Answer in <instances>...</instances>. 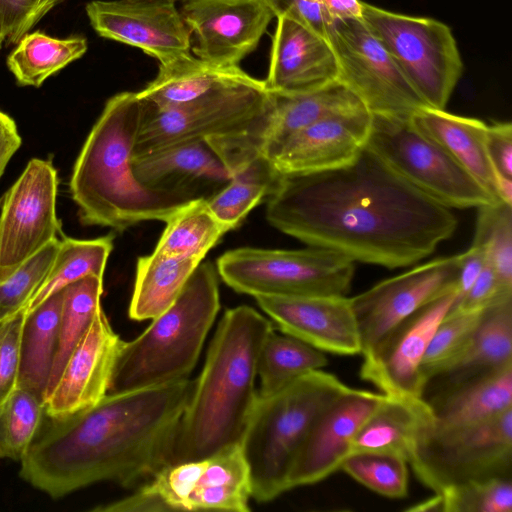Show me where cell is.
<instances>
[{"label":"cell","mask_w":512,"mask_h":512,"mask_svg":"<svg viewBox=\"0 0 512 512\" xmlns=\"http://www.w3.org/2000/svg\"><path fill=\"white\" fill-rule=\"evenodd\" d=\"M268 222L308 246L395 269L430 256L456 231L451 208L396 173L366 146L345 166L281 175Z\"/></svg>","instance_id":"cell-1"},{"label":"cell","mask_w":512,"mask_h":512,"mask_svg":"<svg viewBox=\"0 0 512 512\" xmlns=\"http://www.w3.org/2000/svg\"><path fill=\"white\" fill-rule=\"evenodd\" d=\"M193 385L185 378L108 393L68 416L45 415L21 478L53 499L97 482L129 487L150 478L169 462Z\"/></svg>","instance_id":"cell-2"},{"label":"cell","mask_w":512,"mask_h":512,"mask_svg":"<svg viewBox=\"0 0 512 512\" xmlns=\"http://www.w3.org/2000/svg\"><path fill=\"white\" fill-rule=\"evenodd\" d=\"M272 330V322L250 306L225 311L180 419L168 464L204 459L240 444L258 398V357Z\"/></svg>","instance_id":"cell-3"},{"label":"cell","mask_w":512,"mask_h":512,"mask_svg":"<svg viewBox=\"0 0 512 512\" xmlns=\"http://www.w3.org/2000/svg\"><path fill=\"white\" fill-rule=\"evenodd\" d=\"M144 115L137 92L109 98L74 164L71 197L84 225L123 231L143 221H166L197 198L192 193L152 189L132 169L133 150Z\"/></svg>","instance_id":"cell-4"},{"label":"cell","mask_w":512,"mask_h":512,"mask_svg":"<svg viewBox=\"0 0 512 512\" xmlns=\"http://www.w3.org/2000/svg\"><path fill=\"white\" fill-rule=\"evenodd\" d=\"M218 272L199 263L173 304L132 341H124L108 393L187 378L220 309Z\"/></svg>","instance_id":"cell-5"},{"label":"cell","mask_w":512,"mask_h":512,"mask_svg":"<svg viewBox=\"0 0 512 512\" xmlns=\"http://www.w3.org/2000/svg\"><path fill=\"white\" fill-rule=\"evenodd\" d=\"M348 387L320 369L271 394L258 393L240 442L253 499L271 501L288 490L293 462L314 421Z\"/></svg>","instance_id":"cell-6"},{"label":"cell","mask_w":512,"mask_h":512,"mask_svg":"<svg viewBox=\"0 0 512 512\" xmlns=\"http://www.w3.org/2000/svg\"><path fill=\"white\" fill-rule=\"evenodd\" d=\"M252 497L241 445L210 457L164 465L131 495L105 504L107 512H247Z\"/></svg>","instance_id":"cell-7"},{"label":"cell","mask_w":512,"mask_h":512,"mask_svg":"<svg viewBox=\"0 0 512 512\" xmlns=\"http://www.w3.org/2000/svg\"><path fill=\"white\" fill-rule=\"evenodd\" d=\"M218 275L236 292L258 296H346L355 262L321 247L229 250L216 262Z\"/></svg>","instance_id":"cell-8"},{"label":"cell","mask_w":512,"mask_h":512,"mask_svg":"<svg viewBox=\"0 0 512 512\" xmlns=\"http://www.w3.org/2000/svg\"><path fill=\"white\" fill-rule=\"evenodd\" d=\"M365 146L410 184L451 209L500 201L422 133L411 117L372 114Z\"/></svg>","instance_id":"cell-9"},{"label":"cell","mask_w":512,"mask_h":512,"mask_svg":"<svg viewBox=\"0 0 512 512\" xmlns=\"http://www.w3.org/2000/svg\"><path fill=\"white\" fill-rule=\"evenodd\" d=\"M361 18L426 105L445 110L463 74L451 29L432 18L398 14L363 1Z\"/></svg>","instance_id":"cell-10"},{"label":"cell","mask_w":512,"mask_h":512,"mask_svg":"<svg viewBox=\"0 0 512 512\" xmlns=\"http://www.w3.org/2000/svg\"><path fill=\"white\" fill-rule=\"evenodd\" d=\"M409 464L434 494L471 481L512 477V408L469 427L427 432Z\"/></svg>","instance_id":"cell-11"},{"label":"cell","mask_w":512,"mask_h":512,"mask_svg":"<svg viewBox=\"0 0 512 512\" xmlns=\"http://www.w3.org/2000/svg\"><path fill=\"white\" fill-rule=\"evenodd\" d=\"M272 99L264 80H258L168 109H156L143 100L144 115L133 157L237 132L263 113Z\"/></svg>","instance_id":"cell-12"},{"label":"cell","mask_w":512,"mask_h":512,"mask_svg":"<svg viewBox=\"0 0 512 512\" xmlns=\"http://www.w3.org/2000/svg\"><path fill=\"white\" fill-rule=\"evenodd\" d=\"M327 39L338 64L337 80L371 114L409 118L427 106L362 18L333 20Z\"/></svg>","instance_id":"cell-13"},{"label":"cell","mask_w":512,"mask_h":512,"mask_svg":"<svg viewBox=\"0 0 512 512\" xmlns=\"http://www.w3.org/2000/svg\"><path fill=\"white\" fill-rule=\"evenodd\" d=\"M57 190L52 162L34 158L5 193L0 213V282L50 242L60 239Z\"/></svg>","instance_id":"cell-14"},{"label":"cell","mask_w":512,"mask_h":512,"mask_svg":"<svg viewBox=\"0 0 512 512\" xmlns=\"http://www.w3.org/2000/svg\"><path fill=\"white\" fill-rule=\"evenodd\" d=\"M456 297L455 289L396 324L362 354L360 377L387 396L422 399V360L436 327Z\"/></svg>","instance_id":"cell-15"},{"label":"cell","mask_w":512,"mask_h":512,"mask_svg":"<svg viewBox=\"0 0 512 512\" xmlns=\"http://www.w3.org/2000/svg\"><path fill=\"white\" fill-rule=\"evenodd\" d=\"M460 254L437 258L385 279L350 298L361 355L401 320L456 289Z\"/></svg>","instance_id":"cell-16"},{"label":"cell","mask_w":512,"mask_h":512,"mask_svg":"<svg viewBox=\"0 0 512 512\" xmlns=\"http://www.w3.org/2000/svg\"><path fill=\"white\" fill-rule=\"evenodd\" d=\"M85 9L99 36L138 48L159 65L191 54L192 35L174 3L93 0Z\"/></svg>","instance_id":"cell-17"},{"label":"cell","mask_w":512,"mask_h":512,"mask_svg":"<svg viewBox=\"0 0 512 512\" xmlns=\"http://www.w3.org/2000/svg\"><path fill=\"white\" fill-rule=\"evenodd\" d=\"M180 13L194 35V55L220 66H239L275 17L264 0H185Z\"/></svg>","instance_id":"cell-18"},{"label":"cell","mask_w":512,"mask_h":512,"mask_svg":"<svg viewBox=\"0 0 512 512\" xmlns=\"http://www.w3.org/2000/svg\"><path fill=\"white\" fill-rule=\"evenodd\" d=\"M383 393L348 387L318 415L301 445L288 476V490L318 483L348 456L360 427L384 400Z\"/></svg>","instance_id":"cell-19"},{"label":"cell","mask_w":512,"mask_h":512,"mask_svg":"<svg viewBox=\"0 0 512 512\" xmlns=\"http://www.w3.org/2000/svg\"><path fill=\"white\" fill-rule=\"evenodd\" d=\"M123 343L101 307L69 356L57 382L43 398L45 415L65 417L105 397Z\"/></svg>","instance_id":"cell-20"},{"label":"cell","mask_w":512,"mask_h":512,"mask_svg":"<svg viewBox=\"0 0 512 512\" xmlns=\"http://www.w3.org/2000/svg\"><path fill=\"white\" fill-rule=\"evenodd\" d=\"M259 307L281 332L323 351L361 354L359 332L346 296H258Z\"/></svg>","instance_id":"cell-21"},{"label":"cell","mask_w":512,"mask_h":512,"mask_svg":"<svg viewBox=\"0 0 512 512\" xmlns=\"http://www.w3.org/2000/svg\"><path fill=\"white\" fill-rule=\"evenodd\" d=\"M273 107L253 123L241 142L251 159H266L291 135L318 121L367 110L340 81L296 93H276Z\"/></svg>","instance_id":"cell-22"},{"label":"cell","mask_w":512,"mask_h":512,"mask_svg":"<svg viewBox=\"0 0 512 512\" xmlns=\"http://www.w3.org/2000/svg\"><path fill=\"white\" fill-rule=\"evenodd\" d=\"M372 114L361 110L311 124L288 137L267 161L281 175L332 170L365 147Z\"/></svg>","instance_id":"cell-23"},{"label":"cell","mask_w":512,"mask_h":512,"mask_svg":"<svg viewBox=\"0 0 512 512\" xmlns=\"http://www.w3.org/2000/svg\"><path fill=\"white\" fill-rule=\"evenodd\" d=\"M277 18L270 65L264 80L268 91L296 93L338 79V64L328 39L285 16Z\"/></svg>","instance_id":"cell-24"},{"label":"cell","mask_w":512,"mask_h":512,"mask_svg":"<svg viewBox=\"0 0 512 512\" xmlns=\"http://www.w3.org/2000/svg\"><path fill=\"white\" fill-rule=\"evenodd\" d=\"M510 364L512 297L483 310L478 328L467 349L450 366L425 382L422 399L427 401Z\"/></svg>","instance_id":"cell-25"},{"label":"cell","mask_w":512,"mask_h":512,"mask_svg":"<svg viewBox=\"0 0 512 512\" xmlns=\"http://www.w3.org/2000/svg\"><path fill=\"white\" fill-rule=\"evenodd\" d=\"M256 79L239 66H220L188 54L159 65L157 76L137 92L156 109L177 107L219 90L252 84Z\"/></svg>","instance_id":"cell-26"},{"label":"cell","mask_w":512,"mask_h":512,"mask_svg":"<svg viewBox=\"0 0 512 512\" xmlns=\"http://www.w3.org/2000/svg\"><path fill=\"white\" fill-rule=\"evenodd\" d=\"M432 424L431 410L423 399L385 395L352 439L349 454L388 453L409 463L418 442Z\"/></svg>","instance_id":"cell-27"},{"label":"cell","mask_w":512,"mask_h":512,"mask_svg":"<svg viewBox=\"0 0 512 512\" xmlns=\"http://www.w3.org/2000/svg\"><path fill=\"white\" fill-rule=\"evenodd\" d=\"M132 169L146 187L184 192H189L187 188L198 181L227 184L232 177L205 140L133 157Z\"/></svg>","instance_id":"cell-28"},{"label":"cell","mask_w":512,"mask_h":512,"mask_svg":"<svg viewBox=\"0 0 512 512\" xmlns=\"http://www.w3.org/2000/svg\"><path fill=\"white\" fill-rule=\"evenodd\" d=\"M429 432L441 433L487 421L512 408V364L425 401Z\"/></svg>","instance_id":"cell-29"},{"label":"cell","mask_w":512,"mask_h":512,"mask_svg":"<svg viewBox=\"0 0 512 512\" xmlns=\"http://www.w3.org/2000/svg\"><path fill=\"white\" fill-rule=\"evenodd\" d=\"M411 120L494 195L495 170L487 153L485 122L428 106L416 111Z\"/></svg>","instance_id":"cell-30"},{"label":"cell","mask_w":512,"mask_h":512,"mask_svg":"<svg viewBox=\"0 0 512 512\" xmlns=\"http://www.w3.org/2000/svg\"><path fill=\"white\" fill-rule=\"evenodd\" d=\"M200 262L154 251L140 257L136 264L129 317L136 321L152 320L164 312L177 299Z\"/></svg>","instance_id":"cell-31"},{"label":"cell","mask_w":512,"mask_h":512,"mask_svg":"<svg viewBox=\"0 0 512 512\" xmlns=\"http://www.w3.org/2000/svg\"><path fill=\"white\" fill-rule=\"evenodd\" d=\"M63 298L64 289L25 315L18 387L42 399L57 349Z\"/></svg>","instance_id":"cell-32"},{"label":"cell","mask_w":512,"mask_h":512,"mask_svg":"<svg viewBox=\"0 0 512 512\" xmlns=\"http://www.w3.org/2000/svg\"><path fill=\"white\" fill-rule=\"evenodd\" d=\"M165 223L154 252L199 261L230 230L213 214L203 197L190 200Z\"/></svg>","instance_id":"cell-33"},{"label":"cell","mask_w":512,"mask_h":512,"mask_svg":"<svg viewBox=\"0 0 512 512\" xmlns=\"http://www.w3.org/2000/svg\"><path fill=\"white\" fill-rule=\"evenodd\" d=\"M112 249V235L91 240L61 236L59 248L49 272L27 303L24 309L25 315L73 282L91 275L103 278Z\"/></svg>","instance_id":"cell-34"},{"label":"cell","mask_w":512,"mask_h":512,"mask_svg":"<svg viewBox=\"0 0 512 512\" xmlns=\"http://www.w3.org/2000/svg\"><path fill=\"white\" fill-rule=\"evenodd\" d=\"M86 51L83 37L60 39L41 32L27 33L8 56L7 65L19 85L40 87Z\"/></svg>","instance_id":"cell-35"},{"label":"cell","mask_w":512,"mask_h":512,"mask_svg":"<svg viewBox=\"0 0 512 512\" xmlns=\"http://www.w3.org/2000/svg\"><path fill=\"white\" fill-rule=\"evenodd\" d=\"M327 364L325 352L286 333H276L273 329L265 339L258 357V393L271 394Z\"/></svg>","instance_id":"cell-36"},{"label":"cell","mask_w":512,"mask_h":512,"mask_svg":"<svg viewBox=\"0 0 512 512\" xmlns=\"http://www.w3.org/2000/svg\"><path fill=\"white\" fill-rule=\"evenodd\" d=\"M103 278L87 276L64 288L57 349L43 398L57 382L65 364L102 307Z\"/></svg>","instance_id":"cell-37"},{"label":"cell","mask_w":512,"mask_h":512,"mask_svg":"<svg viewBox=\"0 0 512 512\" xmlns=\"http://www.w3.org/2000/svg\"><path fill=\"white\" fill-rule=\"evenodd\" d=\"M279 174L266 159H259L232 176L215 195L206 199L213 214L230 230L276 187Z\"/></svg>","instance_id":"cell-38"},{"label":"cell","mask_w":512,"mask_h":512,"mask_svg":"<svg viewBox=\"0 0 512 512\" xmlns=\"http://www.w3.org/2000/svg\"><path fill=\"white\" fill-rule=\"evenodd\" d=\"M44 418L43 399L18 387L0 406V458L21 461Z\"/></svg>","instance_id":"cell-39"},{"label":"cell","mask_w":512,"mask_h":512,"mask_svg":"<svg viewBox=\"0 0 512 512\" xmlns=\"http://www.w3.org/2000/svg\"><path fill=\"white\" fill-rule=\"evenodd\" d=\"M477 210L472 244L485 249L502 288L512 292V205L497 201Z\"/></svg>","instance_id":"cell-40"},{"label":"cell","mask_w":512,"mask_h":512,"mask_svg":"<svg viewBox=\"0 0 512 512\" xmlns=\"http://www.w3.org/2000/svg\"><path fill=\"white\" fill-rule=\"evenodd\" d=\"M408 462L393 454L357 452L349 454L340 470L371 491L401 499L408 493Z\"/></svg>","instance_id":"cell-41"},{"label":"cell","mask_w":512,"mask_h":512,"mask_svg":"<svg viewBox=\"0 0 512 512\" xmlns=\"http://www.w3.org/2000/svg\"><path fill=\"white\" fill-rule=\"evenodd\" d=\"M482 313L483 310L446 314L436 327L422 360L423 386L464 353L478 328Z\"/></svg>","instance_id":"cell-42"},{"label":"cell","mask_w":512,"mask_h":512,"mask_svg":"<svg viewBox=\"0 0 512 512\" xmlns=\"http://www.w3.org/2000/svg\"><path fill=\"white\" fill-rule=\"evenodd\" d=\"M435 495L439 499V511L511 512L512 477L471 481Z\"/></svg>","instance_id":"cell-43"},{"label":"cell","mask_w":512,"mask_h":512,"mask_svg":"<svg viewBox=\"0 0 512 512\" xmlns=\"http://www.w3.org/2000/svg\"><path fill=\"white\" fill-rule=\"evenodd\" d=\"M59 244L60 239L50 242L0 282V322L24 311L48 274Z\"/></svg>","instance_id":"cell-44"},{"label":"cell","mask_w":512,"mask_h":512,"mask_svg":"<svg viewBox=\"0 0 512 512\" xmlns=\"http://www.w3.org/2000/svg\"><path fill=\"white\" fill-rule=\"evenodd\" d=\"M59 0H0V49L17 44Z\"/></svg>","instance_id":"cell-45"},{"label":"cell","mask_w":512,"mask_h":512,"mask_svg":"<svg viewBox=\"0 0 512 512\" xmlns=\"http://www.w3.org/2000/svg\"><path fill=\"white\" fill-rule=\"evenodd\" d=\"M24 311L0 322V406L18 388Z\"/></svg>","instance_id":"cell-46"},{"label":"cell","mask_w":512,"mask_h":512,"mask_svg":"<svg viewBox=\"0 0 512 512\" xmlns=\"http://www.w3.org/2000/svg\"><path fill=\"white\" fill-rule=\"evenodd\" d=\"M511 297L512 292L502 288L492 265L487 260L470 289L452 306L448 313L482 311L501 300Z\"/></svg>","instance_id":"cell-47"},{"label":"cell","mask_w":512,"mask_h":512,"mask_svg":"<svg viewBox=\"0 0 512 512\" xmlns=\"http://www.w3.org/2000/svg\"><path fill=\"white\" fill-rule=\"evenodd\" d=\"M275 17L285 16L327 38L331 19L320 0H264Z\"/></svg>","instance_id":"cell-48"},{"label":"cell","mask_w":512,"mask_h":512,"mask_svg":"<svg viewBox=\"0 0 512 512\" xmlns=\"http://www.w3.org/2000/svg\"><path fill=\"white\" fill-rule=\"evenodd\" d=\"M486 148L494 170L512 178V124L497 121L487 124Z\"/></svg>","instance_id":"cell-49"},{"label":"cell","mask_w":512,"mask_h":512,"mask_svg":"<svg viewBox=\"0 0 512 512\" xmlns=\"http://www.w3.org/2000/svg\"><path fill=\"white\" fill-rule=\"evenodd\" d=\"M487 262V254L482 246L472 244L460 253L459 274L456 283L457 303L470 289ZM453 304V305H454Z\"/></svg>","instance_id":"cell-50"},{"label":"cell","mask_w":512,"mask_h":512,"mask_svg":"<svg viewBox=\"0 0 512 512\" xmlns=\"http://www.w3.org/2000/svg\"><path fill=\"white\" fill-rule=\"evenodd\" d=\"M21 143L22 139L15 121L0 110V178Z\"/></svg>","instance_id":"cell-51"},{"label":"cell","mask_w":512,"mask_h":512,"mask_svg":"<svg viewBox=\"0 0 512 512\" xmlns=\"http://www.w3.org/2000/svg\"><path fill=\"white\" fill-rule=\"evenodd\" d=\"M331 21L361 18V0H320Z\"/></svg>","instance_id":"cell-52"},{"label":"cell","mask_w":512,"mask_h":512,"mask_svg":"<svg viewBox=\"0 0 512 512\" xmlns=\"http://www.w3.org/2000/svg\"><path fill=\"white\" fill-rule=\"evenodd\" d=\"M493 192L498 200L512 205V178L495 171Z\"/></svg>","instance_id":"cell-53"},{"label":"cell","mask_w":512,"mask_h":512,"mask_svg":"<svg viewBox=\"0 0 512 512\" xmlns=\"http://www.w3.org/2000/svg\"><path fill=\"white\" fill-rule=\"evenodd\" d=\"M129 1H145V2H168V3H174L177 2H183L185 0H129Z\"/></svg>","instance_id":"cell-54"}]
</instances>
